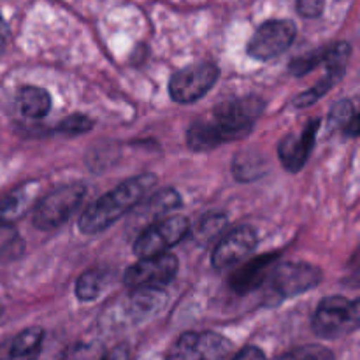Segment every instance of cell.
I'll return each instance as SVG.
<instances>
[{"instance_id":"obj_1","label":"cell","mask_w":360,"mask_h":360,"mask_svg":"<svg viewBox=\"0 0 360 360\" xmlns=\"http://www.w3.org/2000/svg\"><path fill=\"white\" fill-rule=\"evenodd\" d=\"M264 111L262 98L250 97L227 98L213 109L210 118H200L190 125L186 143L193 151H211L220 144L243 139L255 127Z\"/></svg>"},{"instance_id":"obj_2","label":"cell","mask_w":360,"mask_h":360,"mask_svg":"<svg viewBox=\"0 0 360 360\" xmlns=\"http://www.w3.org/2000/svg\"><path fill=\"white\" fill-rule=\"evenodd\" d=\"M155 185H157L155 174H139L127 179L115 190L90 204L79 217L77 229L86 236H95L105 231L123 214L132 211L144 197L150 195Z\"/></svg>"},{"instance_id":"obj_3","label":"cell","mask_w":360,"mask_h":360,"mask_svg":"<svg viewBox=\"0 0 360 360\" xmlns=\"http://www.w3.org/2000/svg\"><path fill=\"white\" fill-rule=\"evenodd\" d=\"M322 281V271L306 262L274 264L262 287L273 302L285 301L311 290Z\"/></svg>"},{"instance_id":"obj_4","label":"cell","mask_w":360,"mask_h":360,"mask_svg":"<svg viewBox=\"0 0 360 360\" xmlns=\"http://www.w3.org/2000/svg\"><path fill=\"white\" fill-rule=\"evenodd\" d=\"M359 301L333 295L326 297L313 315V330L323 340H336L354 333L359 327Z\"/></svg>"},{"instance_id":"obj_5","label":"cell","mask_w":360,"mask_h":360,"mask_svg":"<svg viewBox=\"0 0 360 360\" xmlns=\"http://www.w3.org/2000/svg\"><path fill=\"white\" fill-rule=\"evenodd\" d=\"M86 188L81 183L60 186L39 202H35L34 225L39 231H53L65 224L77 211L84 199Z\"/></svg>"},{"instance_id":"obj_6","label":"cell","mask_w":360,"mask_h":360,"mask_svg":"<svg viewBox=\"0 0 360 360\" xmlns=\"http://www.w3.org/2000/svg\"><path fill=\"white\" fill-rule=\"evenodd\" d=\"M190 221L185 217H169L148 225L134 241V253L139 259L165 253L188 236Z\"/></svg>"},{"instance_id":"obj_7","label":"cell","mask_w":360,"mask_h":360,"mask_svg":"<svg viewBox=\"0 0 360 360\" xmlns=\"http://www.w3.org/2000/svg\"><path fill=\"white\" fill-rule=\"evenodd\" d=\"M218 76H220V70L214 63H193L172 74L169 81V94L174 102L192 104V102L200 101L214 86Z\"/></svg>"},{"instance_id":"obj_8","label":"cell","mask_w":360,"mask_h":360,"mask_svg":"<svg viewBox=\"0 0 360 360\" xmlns=\"http://www.w3.org/2000/svg\"><path fill=\"white\" fill-rule=\"evenodd\" d=\"M297 35L290 20H271L260 25L246 46V53L255 60H271L287 51Z\"/></svg>"},{"instance_id":"obj_9","label":"cell","mask_w":360,"mask_h":360,"mask_svg":"<svg viewBox=\"0 0 360 360\" xmlns=\"http://www.w3.org/2000/svg\"><path fill=\"white\" fill-rule=\"evenodd\" d=\"M178 267V259L172 253L146 257L125 271L123 283L130 288H160L174 280Z\"/></svg>"},{"instance_id":"obj_10","label":"cell","mask_w":360,"mask_h":360,"mask_svg":"<svg viewBox=\"0 0 360 360\" xmlns=\"http://www.w3.org/2000/svg\"><path fill=\"white\" fill-rule=\"evenodd\" d=\"M231 343L214 333H185L169 350L167 360H225Z\"/></svg>"},{"instance_id":"obj_11","label":"cell","mask_w":360,"mask_h":360,"mask_svg":"<svg viewBox=\"0 0 360 360\" xmlns=\"http://www.w3.org/2000/svg\"><path fill=\"white\" fill-rule=\"evenodd\" d=\"M257 243H259V238L252 227L241 225V227L234 229L214 246L213 255H211L213 267L214 269H227V267L236 266L246 257L252 255L253 250L257 248Z\"/></svg>"},{"instance_id":"obj_12","label":"cell","mask_w":360,"mask_h":360,"mask_svg":"<svg viewBox=\"0 0 360 360\" xmlns=\"http://www.w3.org/2000/svg\"><path fill=\"white\" fill-rule=\"evenodd\" d=\"M320 129V120H309L308 125L299 134H288L278 144V155L281 164L290 172H299L308 162L316 143V134Z\"/></svg>"},{"instance_id":"obj_13","label":"cell","mask_w":360,"mask_h":360,"mask_svg":"<svg viewBox=\"0 0 360 360\" xmlns=\"http://www.w3.org/2000/svg\"><path fill=\"white\" fill-rule=\"evenodd\" d=\"M62 348H51L41 327H30L16 336L11 348V360H62Z\"/></svg>"},{"instance_id":"obj_14","label":"cell","mask_w":360,"mask_h":360,"mask_svg":"<svg viewBox=\"0 0 360 360\" xmlns=\"http://www.w3.org/2000/svg\"><path fill=\"white\" fill-rule=\"evenodd\" d=\"M39 190L41 183L27 181L0 197V227H9L21 220L37 202Z\"/></svg>"},{"instance_id":"obj_15","label":"cell","mask_w":360,"mask_h":360,"mask_svg":"<svg viewBox=\"0 0 360 360\" xmlns=\"http://www.w3.org/2000/svg\"><path fill=\"white\" fill-rule=\"evenodd\" d=\"M276 259L278 253H267V255L257 257V259L250 260L248 264L236 269L234 274L231 276L232 290L239 295H245L248 292H253L262 287Z\"/></svg>"},{"instance_id":"obj_16","label":"cell","mask_w":360,"mask_h":360,"mask_svg":"<svg viewBox=\"0 0 360 360\" xmlns=\"http://www.w3.org/2000/svg\"><path fill=\"white\" fill-rule=\"evenodd\" d=\"M18 108L28 120H41L51 109V97L39 86H23L18 94Z\"/></svg>"},{"instance_id":"obj_17","label":"cell","mask_w":360,"mask_h":360,"mask_svg":"<svg viewBox=\"0 0 360 360\" xmlns=\"http://www.w3.org/2000/svg\"><path fill=\"white\" fill-rule=\"evenodd\" d=\"M141 204H143V206L137 211V218H139V220H148V218H150L151 221L153 218L169 213V211L181 206V197H179V193L176 192V190L165 188L162 190V192L153 193L151 197H144V199L141 200Z\"/></svg>"},{"instance_id":"obj_18","label":"cell","mask_w":360,"mask_h":360,"mask_svg":"<svg viewBox=\"0 0 360 360\" xmlns=\"http://www.w3.org/2000/svg\"><path fill=\"white\" fill-rule=\"evenodd\" d=\"M329 129L347 137L359 136V115L352 101H340L329 112Z\"/></svg>"},{"instance_id":"obj_19","label":"cell","mask_w":360,"mask_h":360,"mask_svg":"<svg viewBox=\"0 0 360 360\" xmlns=\"http://www.w3.org/2000/svg\"><path fill=\"white\" fill-rule=\"evenodd\" d=\"M264 165L266 162L255 155L253 151H239L232 160V172L238 178V181H255L257 178L264 174Z\"/></svg>"},{"instance_id":"obj_20","label":"cell","mask_w":360,"mask_h":360,"mask_svg":"<svg viewBox=\"0 0 360 360\" xmlns=\"http://www.w3.org/2000/svg\"><path fill=\"white\" fill-rule=\"evenodd\" d=\"M345 72H341V70H330L327 69V74L322 77V81H319V83L315 84V86H311L309 90L302 91V94H299L297 97L294 98V102L292 104L295 105V108H308V105L315 104L319 98H322L323 95H327V91L330 90V88L334 86V84L338 83V81L343 77Z\"/></svg>"},{"instance_id":"obj_21","label":"cell","mask_w":360,"mask_h":360,"mask_svg":"<svg viewBox=\"0 0 360 360\" xmlns=\"http://www.w3.org/2000/svg\"><path fill=\"white\" fill-rule=\"evenodd\" d=\"M105 278H108V273L101 269H90L86 273H83L79 276L76 283V295L79 301H94L101 295L102 288L105 285Z\"/></svg>"},{"instance_id":"obj_22","label":"cell","mask_w":360,"mask_h":360,"mask_svg":"<svg viewBox=\"0 0 360 360\" xmlns=\"http://www.w3.org/2000/svg\"><path fill=\"white\" fill-rule=\"evenodd\" d=\"M323 60H326V48L294 58L288 63V72H290L292 76H306V74L315 70L319 65H323Z\"/></svg>"},{"instance_id":"obj_23","label":"cell","mask_w":360,"mask_h":360,"mask_svg":"<svg viewBox=\"0 0 360 360\" xmlns=\"http://www.w3.org/2000/svg\"><path fill=\"white\" fill-rule=\"evenodd\" d=\"M278 360H334L333 352L320 345H306L287 352Z\"/></svg>"},{"instance_id":"obj_24","label":"cell","mask_w":360,"mask_h":360,"mask_svg":"<svg viewBox=\"0 0 360 360\" xmlns=\"http://www.w3.org/2000/svg\"><path fill=\"white\" fill-rule=\"evenodd\" d=\"M91 129H94V120L76 112V115H70L67 118H63L58 123V127H56V132L65 134V136H79V134L90 132Z\"/></svg>"},{"instance_id":"obj_25","label":"cell","mask_w":360,"mask_h":360,"mask_svg":"<svg viewBox=\"0 0 360 360\" xmlns=\"http://www.w3.org/2000/svg\"><path fill=\"white\" fill-rule=\"evenodd\" d=\"M227 224V218L225 214H207L206 218H202L199 224V231H197V238H202L204 241H210L213 236H217L221 229Z\"/></svg>"},{"instance_id":"obj_26","label":"cell","mask_w":360,"mask_h":360,"mask_svg":"<svg viewBox=\"0 0 360 360\" xmlns=\"http://www.w3.org/2000/svg\"><path fill=\"white\" fill-rule=\"evenodd\" d=\"M326 0H297V11L304 18H319L322 14Z\"/></svg>"},{"instance_id":"obj_27","label":"cell","mask_w":360,"mask_h":360,"mask_svg":"<svg viewBox=\"0 0 360 360\" xmlns=\"http://www.w3.org/2000/svg\"><path fill=\"white\" fill-rule=\"evenodd\" d=\"M232 360H266V355L257 347H245Z\"/></svg>"},{"instance_id":"obj_28","label":"cell","mask_w":360,"mask_h":360,"mask_svg":"<svg viewBox=\"0 0 360 360\" xmlns=\"http://www.w3.org/2000/svg\"><path fill=\"white\" fill-rule=\"evenodd\" d=\"M101 360H130V354L127 347H116L109 350Z\"/></svg>"},{"instance_id":"obj_29","label":"cell","mask_w":360,"mask_h":360,"mask_svg":"<svg viewBox=\"0 0 360 360\" xmlns=\"http://www.w3.org/2000/svg\"><path fill=\"white\" fill-rule=\"evenodd\" d=\"M7 42H9V27L0 14V53H4V49L7 48Z\"/></svg>"},{"instance_id":"obj_30","label":"cell","mask_w":360,"mask_h":360,"mask_svg":"<svg viewBox=\"0 0 360 360\" xmlns=\"http://www.w3.org/2000/svg\"><path fill=\"white\" fill-rule=\"evenodd\" d=\"M0 315H2V306H0Z\"/></svg>"}]
</instances>
